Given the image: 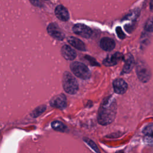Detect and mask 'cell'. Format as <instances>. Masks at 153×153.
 Listing matches in <instances>:
<instances>
[{
  "label": "cell",
  "mask_w": 153,
  "mask_h": 153,
  "mask_svg": "<svg viewBox=\"0 0 153 153\" xmlns=\"http://www.w3.org/2000/svg\"><path fill=\"white\" fill-rule=\"evenodd\" d=\"M117 114V103L111 96L104 99L102 101L97 115L98 123L103 126L111 124L115 118Z\"/></svg>",
  "instance_id": "6da1fadb"
},
{
  "label": "cell",
  "mask_w": 153,
  "mask_h": 153,
  "mask_svg": "<svg viewBox=\"0 0 153 153\" xmlns=\"http://www.w3.org/2000/svg\"><path fill=\"white\" fill-rule=\"evenodd\" d=\"M62 84L64 90L70 94H75L78 90V84L75 77L69 72H65L63 75Z\"/></svg>",
  "instance_id": "7a4b0ae2"
},
{
  "label": "cell",
  "mask_w": 153,
  "mask_h": 153,
  "mask_svg": "<svg viewBox=\"0 0 153 153\" xmlns=\"http://www.w3.org/2000/svg\"><path fill=\"white\" fill-rule=\"evenodd\" d=\"M70 68L73 74L81 79H87L90 77L91 73L89 69L85 64L81 62H72L70 65Z\"/></svg>",
  "instance_id": "3957f363"
},
{
  "label": "cell",
  "mask_w": 153,
  "mask_h": 153,
  "mask_svg": "<svg viewBox=\"0 0 153 153\" xmlns=\"http://www.w3.org/2000/svg\"><path fill=\"white\" fill-rule=\"evenodd\" d=\"M136 71L137 77L140 81L146 82L150 79L151 76V72L149 66L144 62H137Z\"/></svg>",
  "instance_id": "277c9868"
},
{
  "label": "cell",
  "mask_w": 153,
  "mask_h": 153,
  "mask_svg": "<svg viewBox=\"0 0 153 153\" xmlns=\"http://www.w3.org/2000/svg\"><path fill=\"white\" fill-rule=\"evenodd\" d=\"M72 30L75 34L84 38H89L93 34L92 30L84 24L78 23L75 25L73 26Z\"/></svg>",
  "instance_id": "5b68a950"
},
{
  "label": "cell",
  "mask_w": 153,
  "mask_h": 153,
  "mask_svg": "<svg viewBox=\"0 0 153 153\" xmlns=\"http://www.w3.org/2000/svg\"><path fill=\"white\" fill-rule=\"evenodd\" d=\"M47 32L51 36L59 41H62L65 37L63 32L61 30L59 26L54 23L49 24L47 26Z\"/></svg>",
  "instance_id": "8992f818"
},
{
  "label": "cell",
  "mask_w": 153,
  "mask_h": 153,
  "mask_svg": "<svg viewBox=\"0 0 153 153\" xmlns=\"http://www.w3.org/2000/svg\"><path fill=\"white\" fill-rule=\"evenodd\" d=\"M50 103L52 107L60 109H64L66 108L67 105L66 96L63 94L56 95L51 99Z\"/></svg>",
  "instance_id": "52a82bcc"
},
{
  "label": "cell",
  "mask_w": 153,
  "mask_h": 153,
  "mask_svg": "<svg viewBox=\"0 0 153 153\" xmlns=\"http://www.w3.org/2000/svg\"><path fill=\"white\" fill-rule=\"evenodd\" d=\"M124 58L122 53L116 52L114 54L109 56L103 61V64L106 66H112L117 65L120 60Z\"/></svg>",
  "instance_id": "ba28073f"
},
{
  "label": "cell",
  "mask_w": 153,
  "mask_h": 153,
  "mask_svg": "<svg viewBox=\"0 0 153 153\" xmlns=\"http://www.w3.org/2000/svg\"><path fill=\"white\" fill-rule=\"evenodd\" d=\"M127 84L121 78L116 79L113 82V88L114 91L117 94H124L127 90Z\"/></svg>",
  "instance_id": "9c48e42d"
},
{
  "label": "cell",
  "mask_w": 153,
  "mask_h": 153,
  "mask_svg": "<svg viewBox=\"0 0 153 153\" xmlns=\"http://www.w3.org/2000/svg\"><path fill=\"white\" fill-rule=\"evenodd\" d=\"M56 17L60 20L66 22L69 19V14L68 10L63 5L57 6L54 11Z\"/></svg>",
  "instance_id": "30bf717a"
},
{
  "label": "cell",
  "mask_w": 153,
  "mask_h": 153,
  "mask_svg": "<svg viewBox=\"0 0 153 153\" xmlns=\"http://www.w3.org/2000/svg\"><path fill=\"white\" fill-rule=\"evenodd\" d=\"M100 47L102 49L106 51H112L115 47V42L112 38L105 37L100 41Z\"/></svg>",
  "instance_id": "8fae6325"
},
{
  "label": "cell",
  "mask_w": 153,
  "mask_h": 153,
  "mask_svg": "<svg viewBox=\"0 0 153 153\" xmlns=\"http://www.w3.org/2000/svg\"><path fill=\"white\" fill-rule=\"evenodd\" d=\"M61 52L63 57L68 60H72L76 56L75 51L68 45H64L62 47Z\"/></svg>",
  "instance_id": "7c38bea8"
},
{
  "label": "cell",
  "mask_w": 153,
  "mask_h": 153,
  "mask_svg": "<svg viewBox=\"0 0 153 153\" xmlns=\"http://www.w3.org/2000/svg\"><path fill=\"white\" fill-rule=\"evenodd\" d=\"M68 41L72 47H75L78 50H80V51L86 50V47L84 42L76 38L70 36L68 38Z\"/></svg>",
  "instance_id": "4fadbf2b"
},
{
  "label": "cell",
  "mask_w": 153,
  "mask_h": 153,
  "mask_svg": "<svg viewBox=\"0 0 153 153\" xmlns=\"http://www.w3.org/2000/svg\"><path fill=\"white\" fill-rule=\"evenodd\" d=\"M134 65V60L133 56L128 54L125 60L124 65L123 68V73H129L133 69Z\"/></svg>",
  "instance_id": "5bb4252c"
},
{
  "label": "cell",
  "mask_w": 153,
  "mask_h": 153,
  "mask_svg": "<svg viewBox=\"0 0 153 153\" xmlns=\"http://www.w3.org/2000/svg\"><path fill=\"white\" fill-rule=\"evenodd\" d=\"M143 133L147 142L153 144V124H151L143 129Z\"/></svg>",
  "instance_id": "9a60e30c"
},
{
  "label": "cell",
  "mask_w": 153,
  "mask_h": 153,
  "mask_svg": "<svg viewBox=\"0 0 153 153\" xmlns=\"http://www.w3.org/2000/svg\"><path fill=\"white\" fill-rule=\"evenodd\" d=\"M51 127L54 130L59 131H64L66 128V126L59 121H53L51 123Z\"/></svg>",
  "instance_id": "2e32d148"
},
{
  "label": "cell",
  "mask_w": 153,
  "mask_h": 153,
  "mask_svg": "<svg viewBox=\"0 0 153 153\" xmlns=\"http://www.w3.org/2000/svg\"><path fill=\"white\" fill-rule=\"evenodd\" d=\"M46 109V106L43 105H41L39 106L38 107L36 108L31 113V116L33 118H36L38 117V116L41 115Z\"/></svg>",
  "instance_id": "e0dca14e"
},
{
  "label": "cell",
  "mask_w": 153,
  "mask_h": 153,
  "mask_svg": "<svg viewBox=\"0 0 153 153\" xmlns=\"http://www.w3.org/2000/svg\"><path fill=\"white\" fill-rule=\"evenodd\" d=\"M84 140L96 153H100V151H99V148L97 147V146L96 145V144L92 140H91V139H90L88 138H84Z\"/></svg>",
  "instance_id": "ac0fdd59"
},
{
  "label": "cell",
  "mask_w": 153,
  "mask_h": 153,
  "mask_svg": "<svg viewBox=\"0 0 153 153\" xmlns=\"http://www.w3.org/2000/svg\"><path fill=\"white\" fill-rule=\"evenodd\" d=\"M145 30L148 32L153 33V17L149 19L145 25Z\"/></svg>",
  "instance_id": "d6986e66"
},
{
  "label": "cell",
  "mask_w": 153,
  "mask_h": 153,
  "mask_svg": "<svg viewBox=\"0 0 153 153\" xmlns=\"http://www.w3.org/2000/svg\"><path fill=\"white\" fill-rule=\"evenodd\" d=\"M139 14H140V11L139 10H134L130 14H128L126 16V19H131L133 20H135L139 16Z\"/></svg>",
  "instance_id": "ffe728a7"
},
{
  "label": "cell",
  "mask_w": 153,
  "mask_h": 153,
  "mask_svg": "<svg viewBox=\"0 0 153 153\" xmlns=\"http://www.w3.org/2000/svg\"><path fill=\"white\" fill-rule=\"evenodd\" d=\"M116 33L117 34V36L120 38V39H124L126 37L125 34L124 33L123 31L122 30V29L121 27H116Z\"/></svg>",
  "instance_id": "44dd1931"
},
{
  "label": "cell",
  "mask_w": 153,
  "mask_h": 153,
  "mask_svg": "<svg viewBox=\"0 0 153 153\" xmlns=\"http://www.w3.org/2000/svg\"><path fill=\"white\" fill-rule=\"evenodd\" d=\"M29 1L32 4H33L36 7H41L42 6V3L41 0H29Z\"/></svg>",
  "instance_id": "7402d4cb"
},
{
  "label": "cell",
  "mask_w": 153,
  "mask_h": 153,
  "mask_svg": "<svg viewBox=\"0 0 153 153\" xmlns=\"http://www.w3.org/2000/svg\"><path fill=\"white\" fill-rule=\"evenodd\" d=\"M149 8H150V10L153 12V0H151V1H150Z\"/></svg>",
  "instance_id": "603a6c76"
},
{
  "label": "cell",
  "mask_w": 153,
  "mask_h": 153,
  "mask_svg": "<svg viewBox=\"0 0 153 153\" xmlns=\"http://www.w3.org/2000/svg\"><path fill=\"white\" fill-rule=\"evenodd\" d=\"M117 153H124V151H120L117 152Z\"/></svg>",
  "instance_id": "cb8c5ba5"
},
{
  "label": "cell",
  "mask_w": 153,
  "mask_h": 153,
  "mask_svg": "<svg viewBox=\"0 0 153 153\" xmlns=\"http://www.w3.org/2000/svg\"><path fill=\"white\" fill-rule=\"evenodd\" d=\"M44 1H48V0H44Z\"/></svg>",
  "instance_id": "d4e9b609"
}]
</instances>
